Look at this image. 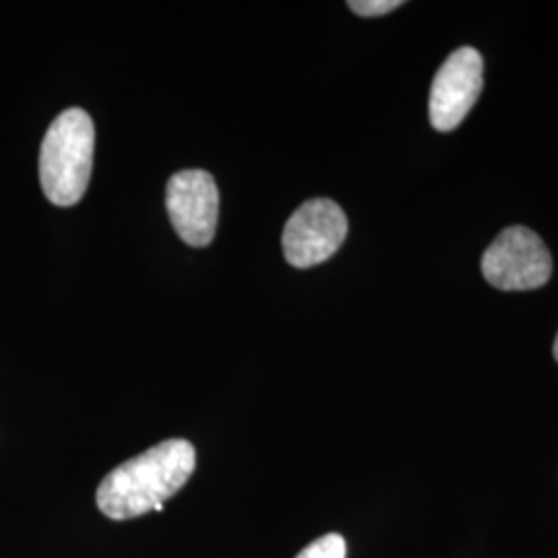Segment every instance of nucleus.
Listing matches in <instances>:
<instances>
[{"label": "nucleus", "instance_id": "7ed1b4c3", "mask_svg": "<svg viewBox=\"0 0 558 558\" xmlns=\"http://www.w3.org/2000/svg\"><path fill=\"white\" fill-rule=\"evenodd\" d=\"M482 274L493 288L502 292L538 290L553 276V257L534 230L511 226L486 248Z\"/></svg>", "mask_w": 558, "mask_h": 558}, {"label": "nucleus", "instance_id": "423d86ee", "mask_svg": "<svg viewBox=\"0 0 558 558\" xmlns=\"http://www.w3.org/2000/svg\"><path fill=\"white\" fill-rule=\"evenodd\" d=\"M482 75L484 62L476 48L463 46L442 62L428 98V117L437 131L449 133L463 122L478 101L484 85Z\"/></svg>", "mask_w": 558, "mask_h": 558}, {"label": "nucleus", "instance_id": "f257e3e1", "mask_svg": "<svg viewBox=\"0 0 558 558\" xmlns=\"http://www.w3.org/2000/svg\"><path fill=\"white\" fill-rule=\"evenodd\" d=\"M197 465L195 447L184 439H168L124 461L101 480L96 500L106 518H140L149 511H163L193 476Z\"/></svg>", "mask_w": 558, "mask_h": 558}, {"label": "nucleus", "instance_id": "f03ea898", "mask_svg": "<svg viewBox=\"0 0 558 558\" xmlns=\"http://www.w3.org/2000/svg\"><path fill=\"white\" fill-rule=\"evenodd\" d=\"M96 129L81 108H69L48 126L40 149V184L46 199L73 207L87 191L94 168Z\"/></svg>", "mask_w": 558, "mask_h": 558}, {"label": "nucleus", "instance_id": "6e6552de", "mask_svg": "<svg viewBox=\"0 0 558 558\" xmlns=\"http://www.w3.org/2000/svg\"><path fill=\"white\" fill-rule=\"evenodd\" d=\"M401 0H350L348 7L360 17H380L399 9Z\"/></svg>", "mask_w": 558, "mask_h": 558}, {"label": "nucleus", "instance_id": "20e7f679", "mask_svg": "<svg viewBox=\"0 0 558 558\" xmlns=\"http://www.w3.org/2000/svg\"><path fill=\"white\" fill-rule=\"evenodd\" d=\"M348 236V218L336 201L302 203L283 228V255L296 269L331 259Z\"/></svg>", "mask_w": 558, "mask_h": 558}, {"label": "nucleus", "instance_id": "0eeeda50", "mask_svg": "<svg viewBox=\"0 0 558 558\" xmlns=\"http://www.w3.org/2000/svg\"><path fill=\"white\" fill-rule=\"evenodd\" d=\"M296 558H345V539L339 534H327L308 544Z\"/></svg>", "mask_w": 558, "mask_h": 558}, {"label": "nucleus", "instance_id": "1a4fd4ad", "mask_svg": "<svg viewBox=\"0 0 558 558\" xmlns=\"http://www.w3.org/2000/svg\"><path fill=\"white\" fill-rule=\"evenodd\" d=\"M553 354H555V360L558 362V333L557 339H555V348H553Z\"/></svg>", "mask_w": 558, "mask_h": 558}, {"label": "nucleus", "instance_id": "39448f33", "mask_svg": "<svg viewBox=\"0 0 558 558\" xmlns=\"http://www.w3.org/2000/svg\"><path fill=\"white\" fill-rule=\"evenodd\" d=\"M168 216L180 239L191 246H207L218 228L220 193L205 170H182L166 186Z\"/></svg>", "mask_w": 558, "mask_h": 558}]
</instances>
